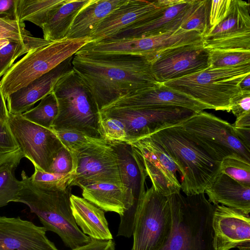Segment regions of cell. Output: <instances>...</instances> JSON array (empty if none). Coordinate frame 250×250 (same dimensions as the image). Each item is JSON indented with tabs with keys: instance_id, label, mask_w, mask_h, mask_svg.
<instances>
[{
	"instance_id": "1",
	"label": "cell",
	"mask_w": 250,
	"mask_h": 250,
	"mask_svg": "<svg viewBox=\"0 0 250 250\" xmlns=\"http://www.w3.org/2000/svg\"><path fill=\"white\" fill-rule=\"evenodd\" d=\"M72 67L100 111L123 96L159 84L151 62L141 56L75 54Z\"/></svg>"
},
{
	"instance_id": "2",
	"label": "cell",
	"mask_w": 250,
	"mask_h": 250,
	"mask_svg": "<svg viewBox=\"0 0 250 250\" xmlns=\"http://www.w3.org/2000/svg\"><path fill=\"white\" fill-rule=\"evenodd\" d=\"M21 177L22 187L14 202L27 206L46 231L58 234L70 249L90 241L91 238L81 231L72 215L70 200L71 180L57 183H36L24 170Z\"/></svg>"
},
{
	"instance_id": "3",
	"label": "cell",
	"mask_w": 250,
	"mask_h": 250,
	"mask_svg": "<svg viewBox=\"0 0 250 250\" xmlns=\"http://www.w3.org/2000/svg\"><path fill=\"white\" fill-rule=\"evenodd\" d=\"M172 214L170 234L159 250H215L212 226L214 208L204 193L167 196Z\"/></svg>"
},
{
	"instance_id": "4",
	"label": "cell",
	"mask_w": 250,
	"mask_h": 250,
	"mask_svg": "<svg viewBox=\"0 0 250 250\" xmlns=\"http://www.w3.org/2000/svg\"><path fill=\"white\" fill-rule=\"evenodd\" d=\"M165 149L181 176V190L186 195L204 193L220 172V162L212 158L177 125L150 135Z\"/></svg>"
},
{
	"instance_id": "5",
	"label": "cell",
	"mask_w": 250,
	"mask_h": 250,
	"mask_svg": "<svg viewBox=\"0 0 250 250\" xmlns=\"http://www.w3.org/2000/svg\"><path fill=\"white\" fill-rule=\"evenodd\" d=\"M52 92L57 101L58 112L51 130L74 131L102 138L101 111L89 89L72 67L59 79Z\"/></svg>"
},
{
	"instance_id": "6",
	"label": "cell",
	"mask_w": 250,
	"mask_h": 250,
	"mask_svg": "<svg viewBox=\"0 0 250 250\" xmlns=\"http://www.w3.org/2000/svg\"><path fill=\"white\" fill-rule=\"evenodd\" d=\"M250 74V63L227 68L209 67L202 71L164 83L215 110L230 111L231 99L240 90L241 81Z\"/></svg>"
},
{
	"instance_id": "7",
	"label": "cell",
	"mask_w": 250,
	"mask_h": 250,
	"mask_svg": "<svg viewBox=\"0 0 250 250\" xmlns=\"http://www.w3.org/2000/svg\"><path fill=\"white\" fill-rule=\"evenodd\" d=\"M91 42L89 37L65 39L30 50L3 76L0 85L5 99L73 56Z\"/></svg>"
},
{
	"instance_id": "8",
	"label": "cell",
	"mask_w": 250,
	"mask_h": 250,
	"mask_svg": "<svg viewBox=\"0 0 250 250\" xmlns=\"http://www.w3.org/2000/svg\"><path fill=\"white\" fill-rule=\"evenodd\" d=\"M216 161L232 154L250 162V149L236 135L232 124L202 111L177 125Z\"/></svg>"
},
{
	"instance_id": "9",
	"label": "cell",
	"mask_w": 250,
	"mask_h": 250,
	"mask_svg": "<svg viewBox=\"0 0 250 250\" xmlns=\"http://www.w3.org/2000/svg\"><path fill=\"white\" fill-rule=\"evenodd\" d=\"M172 225L167 196L158 193L152 186L146 190L137 209L131 250H159L169 237Z\"/></svg>"
},
{
	"instance_id": "10",
	"label": "cell",
	"mask_w": 250,
	"mask_h": 250,
	"mask_svg": "<svg viewBox=\"0 0 250 250\" xmlns=\"http://www.w3.org/2000/svg\"><path fill=\"white\" fill-rule=\"evenodd\" d=\"M196 112L185 108H112L101 110V115L116 118L125 126L128 143L170 126L176 125Z\"/></svg>"
},
{
	"instance_id": "11",
	"label": "cell",
	"mask_w": 250,
	"mask_h": 250,
	"mask_svg": "<svg viewBox=\"0 0 250 250\" xmlns=\"http://www.w3.org/2000/svg\"><path fill=\"white\" fill-rule=\"evenodd\" d=\"M7 124L24 157L34 167L47 172L54 158L64 146L55 132L8 112Z\"/></svg>"
},
{
	"instance_id": "12",
	"label": "cell",
	"mask_w": 250,
	"mask_h": 250,
	"mask_svg": "<svg viewBox=\"0 0 250 250\" xmlns=\"http://www.w3.org/2000/svg\"><path fill=\"white\" fill-rule=\"evenodd\" d=\"M72 155L74 174L71 187L82 188L97 183L123 185L117 157L109 141L93 144Z\"/></svg>"
},
{
	"instance_id": "13",
	"label": "cell",
	"mask_w": 250,
	"mask_h": 250,
	"mask_svg": "<svg viewBox=\"0 0 250 250\" xmlns=\"http://www.w3.org/2000/svg\"><path fill=\"white\" fill-rule=\"evenodd\" d=\"M151 65L155 79L162 84L209 67V51L203 41L179 45L160 52Z\"/></svg>"
},
{
	"instance_id": "14",
	"label": "cell",
	"mask_w": 250,
	"mask_h": 250,
	"mask_svg": "<svg viewBox=\"0 0 250 250\" xmlns=\"http://www.w3.org/2000/svg\"><path fill=\"white\" fill-rule=\"evenodd\" d=\"M129 144L141 158L156 191L167 196L180 192L177 166L160 143L148 135Z\"/></svg>"
},
{
	"instance_id": "15",
	"label": "cell",
	"mask_w": 250,
	"mask_h": 250,
	"mask_svg": "<svg viewBox=\"0 0 250 250\" xmlns=\"http://www.w3.org/2000/svg\"><path fill=\"white\" fill-rule=\"evenodd\" d=\"M192 1L163 0L160 7L108 40L150 37L174 31L186 19Z\"/></svg>"
},
{
	"instance_id": "16",
	"label": "cell",
	"mask_w": 250,
	"mask_h": 250,
	"mask_svg": "<svg viewBox=\"0 0 250 250\" xmlns=\"http://www.w3.org/2000/svg\"><path fill=\"white\" fill-rule=\"evenodd\" d=\"M176 106L196 113L211 109L203 104L164 84L128 94L117 99L102 110L112 108H155Z\"/></svg>"
},
{
	"instance_id": "17",
	"label": "cell",
	"mask_w": 250,
	"mask_h": 250,
	"mask_svg": "<svg viewBox=\"0 0 250 250\" xmlns=\"http://www.w3.org/2000/svg\"><path fill=\"white\" fill-rule=\"evenodd\" d=\"M212 226L215 250L250 247V217L238 209L214 205Z\"/></svg>"
},
{
	"instance_id": "18",
	"label": "cell",
	"mask_w": 250,
	"mask_h": 250,
	"mask_svg": "<svg viewBox=\"0 0 250 250\" xmlns=\"http://www.w3.org/2000/svg\"><path fill=\"white\" fill-rule=\"evenodd\" d=\"M46 232L20 217L0 216V250H58Z\"/></svg>"
},
{
	"instance_id": "19",
	"label": "cell",
	"mask_w": 250,
	"mask_h": 250,
	"mask_svg": "<svg viewBox=\"0 0 250 250\" xmlns=\"http://www.w3.org/2000/svg\"><path fill=\"white\" fill-rule=\"evenodd\" d=\"M163 3V0H126L98 24L89 36L91 42L109 39L160 7Z\"/></svg>"
},
{
	"instance_id": "20",
	"label": "cell",
	"mask_w": 250,
	"mask_h": 250,
	"mask_svg": "<svg viewBox=\"0 0 250 250\" xmlns=\"http://www.w3.org/2000/svg\"><path fill=\"white\" fill-rule=\"evenodd\" d=\"M73 57L8 96L6 99L8 112L14 115H21L51 93L59 79L72 68Z\"/></svg>"
},
{
	"instance_id": "21",
	"label": "cell",
	"mask_w": 250,
	"mask_h": 250,
	"mask_svg": "<svg viewBox=\"0 0 250 250\" xmlns=\"http://www.w3.org/2000/svg\"><path fill=\"white\" fill-rule=\"evenodd\" d=\"M109 142L117 157L122 184L133 193L135 200L140 202L146 190L147 177L141 158L129 143Z\"/></svg>"
},
{
	"instance_id": "22",
	"label": "cell",
	"mask_w": 250,
	"mask_h": 250,
	"mask_svg": "<svg viewBox=\"0 0 250 250\" xmlns=\"http://www.w3.org/2000/svg\"><path fill=\"white\" fill-rule=\"evenodd\" d=\"M208 201L213 205L221 204L249 215L250 186L241 184L220 172L205 190Z\"/></svg>"
},
{
	"instance_id": "23",
	"label": "cell",
	"mask_w": 250,
	"mask_h": 250,
	"mask_svg": "<svg viewBox=\"0 0 250 250\" xmlns=\"http://www.w3.org/2000/svg\"><path fill=\"white\" fill-rule=\"evenodd\" d=\"M70 205L75 221L81 231L91 238L113 239L104 211L83 197L71 194Z\"/></svg>"
},
{
	"instance_id": "24",
	"label": "cell",
	"mask_w": 250,
	"mask_h": 250,
	"mask_svg": "<svg viewBox=\"0 0 250 250\" xmlns=\"http://www.w3.org/2000/svg\"><path fill=\"white\" fill-rule=\"evenodd\" d=\"M126 0H89L75 18L66 39L89 37L98 24Z\"/></svg>"
},
{
	"instance_id": "25",
	"label": "cell",
	"mask_w": 250,
	"mask_h": 250,
	"mask_svg": "<svg viewBox=\"0 0 250 250\" xmlns=\"http://www.w3.org/2000/svg\"><path fill=\"white\" fill-rule=\"evenodd\" d=\"M89 0H66L42 27L43 39L50 42L66 39L76 16Z\"/></svg>"
},
{
	"instance_id": "26",
	"label": "cell",
	"mask_w": 250,
	"mask_h": 250,
	"mask_svg": "<svg viewBox=\"0 0 250 250\" xmlns=\"http://www.w3.org/2000/svg\"><path fill=\"white\" fill-rule=\"evenodd\" d=\"M250 3L232 0L227 17L218 24L208 30L203 39L222 38L250 32Z\"/></svg>"
},
{
	"instance_id": "27",
	"label": "cell",
	"mask_w": 250,
	"mask_h": 250,
	"mask_svg": "<svg viewBox=\"0 0 250 250\" xmlns=\"http://www.w3.org/2000/svg\"><path fill=\"white\" fill-rule=\"evenodd\" d=\"M66 0H18L16 17L20 21H28L42 28Z\"/></svg>"
},
{
	"instance_id": "28",
	"label": "cell",
	"mask_w": 250,
	"mask_h": 250,
	"mask_svg": "<svg viewBox=\"0 0 250 250\" xmlns=\"http://www.w3.org/2000/svg\"><path fill=\"white\" fill-rule=\"evenodd\" d=\"M23 157L20 150L0 165V208L14 202L22 187V181L15 177V170Z\"/></svg>"
},
{
	"instance_id": "29",
	"label": "cell",
	"mask_w": 250,
	"mask_h": 250,
	"mask_svg": "<svg viewBox=\"0 0 250 250\" xmlns=\"http://www.w3.org/2000/svg\"><path fill=\"white\" fill-rule=\"evenodd\" d=\"M50 42L33 37L25 40H11L8 44L0 50V79L14 64L15 60L30 50L47 45Z\"/></svg>"
},
{
	"instance_id": "30",
	"label": "cell",
	"mask_w": 250,
	"mask_h": 250,
	"mask_svg": "<svg viewBox=\"0 0 250 250\" xmlns=\"http://www.w3.org/2000/svg\"><path fill=\"white\" fill-rule=\"evenodd\" d=\"M58 112L57 101L52 92L42 99L37 106L22 113L21 116L33 123L51 129Z\"/></svg>"
},
{
	"instance_id": "31",
	"label": "cell",
	"mask_w": 250,
	"mask_h": 250,
	"mask_svg": "<svg viewBox=\"0 0 250 250\" xmlns=\"http://www.w3.org/2000/svg\"><path fill=\"white\" fill-rule=\"evenodd\" d=\"M210 0H194L191 10L180 28L195 31L203 37L208 29V16Z\"/></svg>"
},
{
	"instance_id": "32",
	"label": "cell",
	"mask_w": 250,
	"mask_h": 250,
	"mask_svg": "<svg viewBox=\"0 0 250 250\" xmlns=\"http://www.w3.org/2000/svg\"><path fill=\"white\" fill-rule=\"evenodd\" d=\"M220 171L237 182L250 186V162L237 154L225 157L221 162Z\"/></svg>"
},
{
	"instance_id": "33",
	"label": "cell",
	"mask_w": 250,
	"mask_h": 250,
	"mask_svg": "<svg viewBox=\"0 0 250 250\" xmlns=\"http://www.w3.org/2000/svg\"><path fill=\"white\" fill-rule=\"evenodd\" d=\"M209 51L210 67L227 68L250 63V50H217Z\"/></svg>"
},
{
	"instance_id": "34",
	"label": "cell",
	"mask_w": 250,
	"mask_h": 250,
	"mask_svg": "<svg viewBox=\"0 0 250 250\" xmlns=\"http://www.w3.org/2000/svg\"><path fill=\"white\" fill-rule=\"evenodd\" d=\"M203 43L208 50H250V32L203 39Z\"/></svg>"
},
{
	"instance_id": "35",
	"label": "cell",
	"mask_w": 250,
	"mask_h": 250,
	"mask_svg": "<svg viewBox=\"0 0 250 250\" xmlns=\"http://www.w3.org/2000/svg\"><path fill=\"white\" fill-rule=\"evenodd\" d=\"M54 132L63 146L72 154L78 152L93 144L104 140L103 138L89 137L74 131L61 130Z\"/></svg>"
},
{
	"instance_id": "36",
	"label": "cell",
	"mask_w": 250,
	"mask_h": 250,
	"mask_svg": "<svg viewBox=\"0 0 250 250\" xmlns=\"http://www.w3.org/2000/svg\"><path fill=\"white\" fill-rule=\"evenodd\" d=\"M100 132L102 138L105 141L128 143L125 125L116 118L101 115Z\"/></svg>"
},
{
	"instance_id": "37",
	"label": "cell",
	"mask_w": 250,
	"mask_h": 250,
	"mask_svg": "<svg viewBox=\"0 0 250 250\" xmlns=\"http://www.w3.org/2000/svg\"><path fill=\"white\" fill-rule=\"evenodd\" d=\"M0 37L10 40H25L33 37L25 28L24 22L0 16Z\"/></svg>"
},
{
	"instance_id": "38",
	"label": "cell",
	"mask_w": 250,
	"mask_h": 250,
	"mask_svg": "<svg viewBox=\"0 0 250 250\" xmlns=\"http://www.w3.org/2000/svg\"><path fill=\"white\" fill-rule=\"evenodd\" d=\"M20 150L7 123L0 120V165Z\"/></svg>"
},
{
	"instance_id": "39",
	"label": "cell",
	"mask_w": 250,
	"mask_h": 250,
	"mask_svg": "<svg viewBox=\"0 0 250 250\" xmlns=\"http://www.w3.org/2000/svg\"><path fill=\"white\" fill-rule=\"evenodd\" d=\"M74 171V163L71 153L64 146L57 153L47 172L67 174Z\"/></svg>"
},
{
	"instance_id": "40",
	"label": "cell",
	"mask_w": 250,
	"mask_h": 250,
	"mask_svg": "<svg viewBox=\"0 0 250 250\" xmlns=\"http://www.w3.org/2000/svg\"><path fill=\"white\" fill-rule=\"evenodd\" d=\"M232 1V0H210L208 30L216 26L227 17Z\"/></svg>"
},
{
	"instance_id": "41",
	"label": "cell",
	"mask_w": 250,
	"mask_h": 250,
	"mask_svg": "<svg viewBox=\"0 0 250 250\" xmlns=\"http://www.w3.org/2000/svg\"><path fill=\"white\" fill-rule=\"evenodd\" d=\"M230 111L236 118L250 113V91H240L231 99Z\"/></svg>"
},
{
	"instance_id": "42",
	"label": "cell",
	"mask_w": 250,
	"mask_h": 250,
	"mask_svg": "<svg viewBox=\"0 0 250 250\" xmlns=\"http://www.w3.org/2000/svg\"><path fill=\"white\" fill-rule=\"evenodd\" d=\"M33 174L30 177L32 182L41 183H57L72 180L74 171L67 174H58L45 172L37 167Z\"/></svg>"
},
{
	"instance_id": "43",
	"label": "cell",
	"mask_w": 250,
	"mask_h": 250,
	"mask_svg": "<svg viewBox=\"0 0 250 250\" xmlns=\"http://www.w3.org/2000/svg\"><path fill=\"white\" fill-rule=\"evenodd\" d=\"M70 250H116L115 243L112 239L101 240L91 238L88 243Z\"/></svg>"
},
{
	"instance_id": "44",
	"label": "cell",
	"mask_w": 250,
	"mask_h": 250,
	"mask_svg": "<svg viewBox=\"0 0 250 250\" xmlns=\"http://www.w3.org/2000/svg\"><path fill=\"white\" fill-rule=\"evenodd\" d=\"M17 0H0V15L4 14L12 20H18L16 17Z\"/></svg>"
},
{
	"instance_id": "45",
	"label": "cell",
	"mask_w": 250,
	"mask_h": 250,
	"mask_svg": "<svg viewBox=\"0 0 250 250\" xmlns=\"http://www.w3.org/2000/svg\"><path fill=\"white\" fill-rule=\"evenodd\" d=\"M8 110L6 100L2 93L0 85V120L4 123H7Z\"/></svg>"
},
{
	"instance_id": "46",
	"label": "cell",
	"mask_w": 250,
	"mask_h": 250,
	"mask_svg": "<svg viewBox=\"0 0 250 250\" xmlns=\"http://www.w3.org/2000/svg\"><path fill=\"white\" fill-rule=\"evenodd\" d=\"M232 125L235 127L250 128V113H248L236 119Z\"/></svg>"
},
{
	"instance_id": "47",
	"label": "cell",
	"mask_w": 250,
	"mask_h": 250,
	"mask_svg": "<svg viewBox=\"0 0 250 250\" xmlns=\"http://www.w3.org/2000/svg\"><path fill=\"white\" fill-rule=\"evenodd\" d=\"M239 86L241 91H250V74L241 81Z\"/></svg>"
},
{
	"instance_id": "48",
	"label": "cell",
	"mask_w": 250,
	"mask_h": 250,
	"mask_svg": "<svg viewBox=\"0 0 250 250\" xmlns=\"http://www.w3.org/2000/svg\"><path fill=\"white\" fill-rule=\"evenodd\" d=\"M10 41L11 40L0 37V50L8 44Z\"/></svg>"
},
{
	"instance_id": "49",
	"label": "cell",
	"mask_w": 250,
	"mask_h": 250,
	"mask_svg": "<svg viewBox=\"0 0 250 250\" xmlns=\"http://www.w3.org/2000/svg\"><path fill=\"white\" fill-rule=\"evenodd\" d=\"M239 250H250V247H241L238 248Z\"/></svg>"
}]
</instances>
